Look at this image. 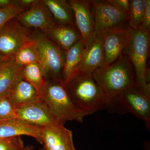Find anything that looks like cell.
Wrapping results in <instances>:
<instances>
[{
    "mask_svg": "<svg viewBox=\"0 0 150 150\" xmlns=\"http://www.w3.org/2000/svg\"><path fill=\"white\" fill-rule=\"evenodd\" d=\"M91 75L107 98L108 108H111L122 92L136 86L134 67L126 54L111 64L98 68Z\"/></svg>",
    "mask_w": 150,
    "mask_h": 150,
    "instance_id": "1",
    "label": "cell"
},
{
    "mask_svg": "<svg viewBox=\"0 0 150 150\" xmlns=\"http://www.w3.org/2000/svg\"><path fill=\"white\" fill-rule=\"evenodd\" d=\"M64 86L75 105L88 115L108 108V100L91 74L76 75Z\"/></svg>",
    "mask_w": 150,
    "mask_h": 150,
    "instance_id": "2",
    "label": "cell"
},
{
    "mask_svg": "<svg viewBox=\"0 0 150 150\" xmlns=\"http://www.w3.org/2000/svg\"><path fill=\"white\" fill-rule=\"evenodd\" d=\"M39 93L41 99L58 123L62 125L68 121L81 123L84 118L88 115L75 105L61 80H46Z\"/></svg>",
    "mask_w": 150,
    "mask_h": 150,
    "instance_id": "3",
    "label": "cell"
},
{
    "mask_svg": "<svg viewBox=\"0 0 150 150\" xmlns=\"http://www.w3.org/2000/svg\"><path fill=\"white\" fill-rule=\"evenodd\" d=\"M150 31L139 28L132 29V36L123 54L129 57L134 67L136 86L150 93V69L147 61L150 53Z\"/></svg>",
    "mask_w": 150,
    "mask_h": 150,
    "instance_id": "4",
    "label": "cell"
},
{
    "mask_svg": "<svg viewBox=\"0 0 150 150\" xmlns=\"http://www.w3.org/2000/svg\"><path fill=\"white\" fill-rule=\"evenodd\" d=\"M36 41L39 64L43 69L46 80H61L66 51L41 31L37 33Z\"/></svg>",
    "mask_w": 150,
    "mask_h": 150,
    "instance_id": "5",
    "label": "cell"
},
{
    "mask_svg": "<svg viewBox=\"0 0 150 150\" xmlns=\"http://www.w3.org/2000/svg\"><path fill=\"white\" fill-rule=\"evenodd\" d=\"M112 107L120 114L130 113L135 115L150 130V93L135 86L122 92Z\"/></svg>",
    "mask_w": 150,
    "mask_h": 150,
    "instance_id": "6",
    "label": "cell"
},
{
    "mask_svg": "<svg viewBox=\"0 0 150 150\" xmlns=\"http://www.w3.org/2000/svg\"><path fill=\"white\" fill-rule=\"evenodd\" d=\"M37 32L25 27L16 18L11 19L0 30V54L4 58L14 56L20 49L35 40Z\"/></svg>",
    "mask_w": 150,
    "mask_h": 150,
    "instance_id": "7",
    "label": "cell"
},
{
    "mask_svg": "<svg viewBox=\"0 0 150 150\" xmlns=\"http://www.w3.org/2000/svg\"><path fill=\"white\" fill-rule=\"evenodd\" d=\"M94 20L95 35L109 30L124 27L129 14L121 10L108 0H92Z\"/></svg>",
    "mask_w": 150,
    "mask_h": 150,
    "instance_id": "8",
    "label": "cell"
},
{
    "mask_svg": "<svg viewBox=\"0 0 150 150\" xmlns=\"http://www.w3.org/2000/svg\"><path fill=\"white\" fill-rule=\"evenodd\" d=\"M104 66L111 64L123 54L132 36L130 28L109 30L103 32Z\"/></svg>",
    "mask_w": 150,
    "mask_h": 150,
    "instance_id": "9",
    "label": "cell"
},
{
    "mask_svg": "<svg viewBox=\"0 0 150 150\" xmlns=\"http://www.w3.org/2000/svg\"><path fill=\"white\" fill-rule=\"evenodd\" d=\"M23 25L40 30L46 34L56 24L49 9L42 0L32 7L23 11L16 17Z\"/></svg>",
    "mask_w": 150,
    "mask_h": 150,
    "instance_id": "10",
    "label": "cell"
},
{
    "mask_svg": "<svg viewBox=\"0 0 150 150\" xmlns=\"http://www.w3.org/2000/svg\"><path fill=\"white\" fill-rule=\"evenodd\" d=\"M68 2L74 11L76 26L86 46L95 35L94 20L91 1L69 0Z\"/></svg>",
    "mask_w": 150,
    "mask_h": 150,
    "instance_id": "11",
    "label": "cell"
},
{
    "mask_svg": "<svg viewBox=\"0 0 150 150\" xmlns=\"http://www.w3.org/2000/svg\"><path fill=\"white\" fill-rule=\"evenodd\" d=\"M41 140L48 150H76L73 132L61 123L42 127Z\"/></svg>",
    "mask_w": 150,
    "mask_h": 150,
    "instance_id": "12",
    "label": "cell"
},
{
    "mask_svg": "<svg viewBox=\"0 0 150 150\" xmlns=\"http://www.w3.org/2000/svg\"><path fill=\"white\" fill-rule=\"evenodd\" d=\"M16 115L17 118L22 121L40 127H45L58 123L41 98L35 102L17 108Z\"/></svg>",
    "mask_w": 150,
    "mask_h": 150,
    "instance_id": "13",
    "label": "cell"
},
{
    "mask_svg": "<svg viewBox=\"0 0 150 150\" xmlns=\"http://www.w3.org/2000/svg\"><path fill=\"white\" fill-rule=\"evenodd\" d=\"M104 62L102 32L95 35L86 46L80 65L75 76L79 74H91L97 69L103 67Z\"/></svg>",
    "mask_w": 150,
    "mask_h": 150,
    "instance_id": "14",
    "label": "cell"
},
{
    "mask_svg": "<svg viewBox=\"0 0 150 150\" xmlns=\"http://www.w3.org/2000/svg\"><path fill=\"white\" fill-rule=\"evenodd\" d=\"M42 127L34 126L18 118L0 121V139L27 136L34 138L41 144Z\"/></svg>",
    "mask_w": 150,
    "mask_h": 150,
    "instance_id": "15",
    "label": "cell"
},
{
    "mask_svg": "<svg viewBox=\"0 0 150 150\" xmlns=\"http://www.w3.org/2000/svg\"><path fill=\"white\" fill-rule=\"evenodd\" d=\"M23 69L16 63L13 56L4 58L0 65V96L9 94L23 77Z\"/></svg>",
    "mask_w": 150,
    "mask_h": 150,
    "instance_id": "16",
    "label": "cell"
},
{
    "mask_svg": "<svg viewBox=\"0 0 150 150\" xmlns=\"http://www.w3.org/2000/svg\"><path fill=\"white\" fill-rule=\"evenodd\" d=\"M44 34L66 52L81 39L77 28L71 25L56 23L52 29Z\"/></svg>",
    "mask_w": 150,
    "mask_h": 150,
    "instance_id": "17",
    "label": "cell"
},
{
    "mask_svg": "<svg viewBox=\"0 0 150 150\" xmlns=\"http://www.w3.org/2000/svg\"><path fill=\"white\" fill-rule=\"evenodd\" d=\"M8 96L16 108L40 99L39 92L23 77L17 82Z\"/></svg>",
    "mask_w": 150,
    "mask_h": 150,
    "instance_id": "18",
    "label": "cell"
},
{
    "mask_svg": "<svg viewBox=\"0 0 150 150\" xmlns=\"http://www.w3.org/2000/svg\"><path fill=\"white\" fill-rule=\"evenodd\" d=\"M85 46L81 39L66 52L61 80L64 85L76 74L80 65Z\"/></svg>",
    "mask_w": 150,
    "mask_h": 150,
    "instance_id": "19",
    "label": "cell"
},
{
    "mask_svg": "<svg viewBox=\"0 0 150 150\" xmlns=\"http://www.w3.org/2000/svg\"><path fill=\"white\" fill-rule=\"evenodd\" d=\"M57 24L76 25L74 14L68 1L42 0Z\"/></svg>",
    "mask_w": 150,
    "mask_h": 150,
    "instance_id": "20",
    "label": "cell"
},
{
    "mask_svg": "<svg viewBox=\"0 0 150 150\" xmlns=\"http://www.w3.org/2000/svg\"><path fill=\"white\" fill-rule=\"evenodd\" d=\"M23 78L31 85L38 92L44 84L46 79L41 65L34 63L23 67Z\"/></svg>",
    "mask_w": 150,
    "mask_h": 150,
    "instance_id": "21",
    "label": "cell"
},
{
    "mask_svg": "<svg viewBox=\"0 0 150 150\" xmlns=\"http://www.w3.org/2000/svg\"><path fill=\"white\" fill-rule=\"evenodd\" d=\"M13 57L16 63L21 67H23L34 63L39 64V56L36 45V37L35 40L20 49Z\"/></svg>",
    "mask_w": 150,
    "mask_h": 150,
    "instance_id": "22",
    "label": "cell"
},
{
    "mask_svg": "<svg viewBox=\"0 0 150 150\" xmlns=\"http://www.w3.org/2000/svg\"><path fill=\"white\" fill-rule=\"evenodd\" d=\"M146 3L147 0H130L128 21L131 29H138L142 24Z\"/></svg>",
    "mask_w": 150,
    "mask_h": 150,
    "instance_id": "23",
    "label": "cell"
},
{
    "mask_svg": "<svg viewBox=\"0 0 150 150\" xmlns=\"http://www.w3.org/2000/svg\"><path fill=\"white\" fill-rule=\"evenodd\" d=\"M17 118L16 108L10 99L8 95L0 96V121Z\"/></svg>",
    "mask_w": 150,
    "mask_h": 150,
    "instance_id": "24",
    "label": "cell"
},
{
    "mask_svg": "<svg viewBox=\"0 0 150 150\" xmlns=\"http://www.w3.org/2000/svg\"><path fill=\"white\" fill-rule=\"evenodd\" d=\"M23 11H24L13 5L4 8H0V30L7 22L11 19L16 17Z\"/></svg>",
    "mask_w": 150,
    "mask_h": 150,
    "instance_id": "25",
    "label": "cell"
},
{
    "mask_svg": "<svg viewBox=\"0 0 150 150\" xmlns=\"http://www.w3.org/2000/svg\"><path fill=\"white\" fill-rule=\"evenodd\" d=\"M25 146L21 137L0 139V150H23Z\"/></svg>",
    "mask_w": 150,
    "mask_h": 150,
    "instance_id": "26",
    "label": "cell"
},
{
    "mask_svg": "<svg viewBox=\"0 0 150 150\" xmlns=\"http://www.w3.org/2000/svg\"><path fill=\"white\" fill-rule=\"evenodd\" d=\"M39 0H13V5L25 11L37 4Z\"/></svg>",
    "mask_w": 150,
    "mask_h": 150,
    "instance_id": "27",
    "label": "cell"
},
{
    "mask_svg": "<svg viewBox=\"0 0 150 150\" xmlns=\"http://www.w3.org/2000/svg\"><path fill=\"white\" fill-rule=\"evenodd\" d=\"M139 28L150 31V1L147 0L146 6L142 23Z\"/></svg>",
    "mask_w": 150,
    "mask_h": 150,
    "instance_id": "28",
    "label": "cell"
},
{
    "mask_svg": "<svg viewBox=\"0 0 150 150\" xmlns=\"http://www.w3.org/2000/svg\"><path fill=\"white\" fill-rule=\"evenodd\" d=\"M108 1L113 6L129 14V8H130L129 0H108Z\"/></svg>",
    "mask_w": 150,
    "mask_h": 150,
    "instance_id": "29",
    "label": "cell"
},
{
    "mask_svg": "<svg viewBox=\"0 0 150 150\" xmlns=\"http://www.w3.org/2000/svg\"><path fill=\"white\" fill-rule=\"evenodd\" d=\"M13 0H0V8L12 5Z\"/></svg>",
    "mask_w": 150,
    "mask_h": 150,
    "instance_id": "30",
    "label": "cell"
},
{
    "mask_svg": "<svg viewBox=\"0 0 150 150\" xmlns=\"http://www.w3.org/2000/svg\"><path fill=\"white\" fill-rule=\"evenodd\" d=\"M34 148V147L33 146L28 145V146H25L24 149L23 150H33Z\"/></svg>",
    "mask_w": 150,
    "mask_h": 150,
    "instance_id": "31",
    "label": "cell"
},
{
    "mask_svg": "<svg viewBox=\"0 0 150 150\" xmlns=\"http://www.w3.org/2000/svg\"><path fill=\"white\" fill-rule=\"evenodd\" d=\"M4 58H3V56H1V55L0 54V65L1 64L2 62L4 60Z\"/></svg>",
    "mask_w": 150,
    "mask_h": 150,
    "instance_id": "32",
    "label": "cell"
},
{
    "mask_svg": "<svg viewBox=\"0 0 150 150\" xmlns=\"http://www.w3.org/2000/svg\"><path fill=\"white\" fill-rule=\"evenodd\" d=\"M48 150L47 149H46V148L44 146H43V147L40 148V149H39V150Z\"/></svg>",
    "mask_w": 150,
    "mask_h": 150,
    "instance_id": "33",
    "label": "cell"
}]
</instances>
